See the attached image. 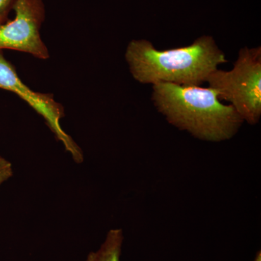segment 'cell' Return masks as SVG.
I'll list each match as a JSON object with an SVG mask.
<instances>
[{"instance_id":"1","label":"cell","mask_w":261,"mask_h":261,"mask_svg":"<svg viewBox=\"0 0 261 261\" xmlns=\"http://www.w3.org/2000/svg\"><path fill=\"white\" fill-rule=\"evenodd\" d=\"M126 61L132 76L141 84L170 83L200 86L219 65L227 62L211 36H202L190 45L159 50L146 39L132 40Z\"/></svg>"},{"instance_id":"2","label":"cell","mask_w":261,"mask_h":261,"mask_svg":"<svg viewBox=\"0 0 261 261\" xmlns=\"http://www.w3.org/2000/svg\"><path fill=\"white\" fill-rule=\"evenodd\" d=\"M152 99L168 123L201 140H230L244 122L233 106L223 104L211 87L155 84Z\"/></svg>"},{"instance_id":"3","label":"cell","mask_w":261,"mask_h":261,"mask_svg":"<svg viewBox=\"0 0 261 261\" xmlns=\"http://www.w3.org/2000/svg\"><path fill=\"white\" fill-rule=\"evenodd\" d=\"M220 100L230 102L244 121L255 125L261 117V47L242 48L229 71L219 68L206 80Z\"/></svg>"},{"instance_id":"4","label":"cell","mask_w":261,"mask_h":261,"mask_svg":"<svg viewBox=\"0 0 261 261\" xmlns=\"http://www.w3.org/2000/svg\"><path fill=\"white\" fill-rule=\"evenodd\" d=\"M0 89L13 92L27 102L42 117L57 140L63 143L75 162H83L82 149L62 128L61 120L65 116L63 106L56 101L53 94L35 92L24 84L14 65L5 58L3 51H0Z\"/></svg>"},{"instance_id":"5","label":"cell","mask_w":261,"mask_h":261,"mask_svg":"<svg viewBox=\"0 0 261 261\" xmlns=\"http://www.w3.org/2000/svg\"><path fill=\"white\" fill-rule=\"evenodd\" d=\"M15 18L0 25V51L11 49L47 60L49 53L41 38L45 19L43 0H16Z\"/></svg>"},{"instance_id":"6","label":"cell","mask_w":261,"mask_h":261,"mask_svg":"<svg viewBox=\"0 0 261 261\" xmlns=\"http://www.w3.org/2000/svg\"><path fill=\"white\" fill-rule=\"evenodd\" d=\"M123 233L120 228L111 229L97 251L91 252L86 261H121Z\"/></svg>"},{"instance_id":"7","label":"cell","mask_w":261,"mask_h":261,"mask_svg":"<svg viewBox=\"0 0 261 261\" xmlns=\"http://www.w3.org/2000/svg\"><path fill=\"white\" fill-rule=\"evenodd\" d=\"M16 0H0V25L9 20L10 12L13 10Z\"/></svg>"},{"instance_id":"8","label":"cell","mask_w":261,"mask_h":261,"mask_svg":"<svg viewBox=\"0 0 261 261\" xmlns=\"http://www.w3.org/2000/svg\"><path fill=\"white\" fill-rule=\"evenodd\" d=\"M12 164L0 156V185L13 176Z\"/></svg>"},{"instance_id":"9","label":"cell","mask_w":261,"mask_h":261,"mask_svg":"<svg viewBox=\"0 0 261 261\" xmlns=\"http://www.w3.org/2000/svg\"><path fill=\"white\" fill-rule=\"evenodd\" d=\"M253 261H261L260 250H259V251L257 252L256 255H255V259H254Z\"/></svg>"}]
</instances>
